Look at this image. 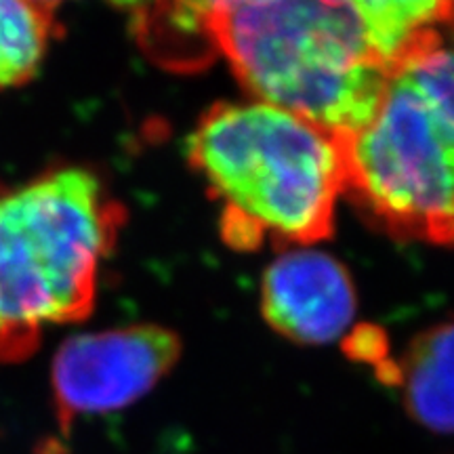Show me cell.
Listing matches in <instances>:
<instances>
[{"label":"cell","mask_w":454,"mask_h":454,"mask_svg":"<svg viewBox=\"0 0 454 454\" xmlns=\"http://www.w3.org/2000/svg\"><path fill=\"white\" fill-rule=\"evenodd\" d=\"M215 49L257 101L339 141L372 116L389 76L450 15L429 0L208 3Z\"/></svg>","instance_id":"1"},{"label":"cell","mask_w":454,"mask_h":454,"mask_svg":"<svg viewBox=\"0 0 454 454\" xmlns=\"http://www.w3.org/2000/svg\"><path fill=\"white\" fill-rule=\"evenodd\" d=\"M187 160L221 202L238 251L311 247L333 234L345 194L343 145L297 114L251 99L215 104L187 139Z\"/></svg>","instance_id":"2"},{"label":"cell","mask_w":454,"mask_h":454,"mask_svg":"<svg viewBox=\"0 0 454 454\" xmlns=\"http://www.w3.org/2000/svg\"><path fill=\"white\" fill-rule=\"evenodd\" d=\"M124 221L122 204L89 168L0 184V362H24L49 328L90 314Z\"/></svg>","instance_id":"3"},{"label":"cell","mask_w":454,"mask_h":454,"mask_svg":"<svg viewBox=\"0 0 454 454\" xmlns=\"http://www.w3.org/2000/svg\"><path fill=\"white\" fill-rule=\"evenodd\" d=\"M345 194L400 240L454 247V20L395 67L340 139Z\"/></svg>","instance_id":"4"},{"label":"cell","mask_w":454,"mask_h":454,"mask_svg":"<svg viewBox=\"0 0 454 454\" xmlns=\"http://www.w3.org/2000/svg\"><path fill=\"white\" fill-rule=\"evenodd\" d=\"M181 339L156 325L74 334L53 360L51 383L64 434L81 417L121 411L150 394L177 364Z\"/></svg>","instance_id":"5"},{"label":"cell","mask_w":454,"mask_h":454,"mask_svg":"<svg viewBox=\"0 0 454 454\" xmlns=\"http://www.w3.org/2000/svg\"><path fill=\"white\" fill-rule=\"evenodd\" d=\"M261 309L282 337L326 345L343 337L356 317V288L331 254L299 247L271 261L261 284Z\"/></svg>","instance_id":"6"},{"label":"cell","mask_w":454,"mask_h":454,"mask_svg":"<svg viewBox=\"0 0 454 454\" xmlns=\"http://www.w3.org/2000/svg\"><path fill=\"white\" fill-rule=\"evenodd\" d=\"M391 383L402 385L406 411L423 427L454 434V320L431 326L391 364Z\"/></svg>","instance_id":"7"},{"label":"cell","mask_w":454,"mask_h":454,"mask_svg":"<svg viewBox=\"0 0 454 454\" xmlns=\"http://www.w3.org/2000/svg\"><path fill=\"white\" fill-rule=\"evenodd\" d=\"M57 9L41 0H0V89L32 81L61 32Z\"/></svg>","instance_id":"8"},{"label":"cell","mask_w":454,"mask_h":454,"mask_svg":"<svg viewBox=\"0 0 454 454\" xmlns=\"http://www.w3.org/2000/svg\"><path fill=\"white\" fill-rule=\"evenodd\" d=\"M133 21L144 47L167 57L168 64L200 61L207 51H217L213 41L208 3L133 7Z\"/></svg>","instance_id":"9"}]
</instances>
